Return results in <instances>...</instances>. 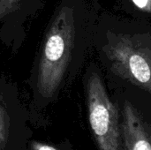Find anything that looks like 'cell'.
Segmentation results:
<instances>
[{"instance_id":"7","label":"cell","mask_w":151,"mask_h":150,"mask_svg":"<svg viewBox=\"0 0 151 150\" xmlns=\"http://www.w3.org/2000/svg\"><path fill=\"white\" fill-rule=\"evenodd\" d=\"M28 150H70L63 145H54L37 140H30Z\"/></svg>"},{"instance_id":"8","label":"cell","mask_w":151,"mask_h":150,"mask_svg":"<svg viewBox=\"0 0 151 150\" xmlns=\"http://www.w3.org/2000/svg\"><path fill=\"white\" fill-rule=\"evenodd\" d=\"M131 3L135 8L134 11L151 16V0H131Z\"/></svg>"},{"instance_id":"2","label":"cell","mask_w":151,"mask_h":150,"mask_svg":"<svg viewBox=\"0 0 151 150\" xmlns=\"http://www.w3.org/2000/svg\"><path fill=\"white\" fill-rule=\"evenodd\" d=\"M86 89L88 122L99 150H124L117 108L97 73L88 76Z\"/></svg>"},{"instance_id":"5","label":"cell","mask_w":151,"mask_h":150,"mask_svg":"<svg viewBox=\"0 0 151 150\" xmlns=\"http://www.w3.org/2000/svg\"><path fill=\"white\" fill-rule=\"evenodd\" d=\"M124 150H151V138L132 104L125 103L120 125Z\"/></svg>"},{"instance_id":"1","label":"cell","mask_w":151,"mask_h":150,"mask_svg":"<svg viewBox=\"0 0 151 150\" xmlns=\"http://www.w3.org/2000/svg\"><path fill=\"white\" fill-rule=\"evenodd\" d=\"M99 15L96 0H62L55 10L27 81L31 122H41L42 112L57 100Z\"/></svg>"},{"instance_id":"3","label":"cell","mask_w":151,"mask_h":150,"mask_svg":"<svg viewBox=\"0 0 151 150\" xmlns=\"http://www.w3.org/2000/svg\"><path fill=\"white\" fill-rule=\"evenodd\" d=\"M30 114L17 85L0 73V150H28Z\"/></svg>"},{"instance_id":"6","label":"cell","mask_w":151,"mask_h":150,"mask_svg":"<svg viewBox=\"0 0 151 150\" xmlns=\"http://www.w3.org/2000/svg\"><path fill=\"white\" fill-rule=\"evenodd\" d=\"M21 0H0V23L16 11Z\"/></svg>"},{"instance_id":"4","label":"cell","mask_w":151,"mask_h":150,"mask_svg":"<svg viewBox=\"0 0 151 150\" xmlns=\"http://www.w3.org/2000/svg\"><path fill=\"white\" fill-rule=\"evenodd\" d=\"M107 34L111 35L108 50L113 63L132 80L151 91V48L144 45V34L114 33L111 29Z\"/></svg>"}]
</instances>
